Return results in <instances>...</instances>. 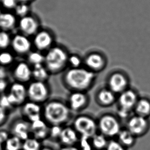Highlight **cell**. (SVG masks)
Listing matches in <instances>:
<instances>
[{"instance_id":"obj_1","label":"cell","mask_w":150,"mask_h":150,"mask_svg":"<svg viewBox=\"0 0 150 150\" xmlns=\"http://www.w3.org/2000/svg\"><path fill=\"white\" fill-rule=\"evenodd\" d=\"M96 74L89 69L71 68L66 73V84L75 91H83L89 89L96 78Z\"/></svg>"},{"instance_id":"obj_2","label":"cell","mask_w":150,"mask_h":150,"mask_svg":"<svg viewBox=\"0 0 150 150\" xmlns=\"http://www.w3.org/2000/svg\"><path fill=\"white\" fill-rule=\"evenodd\" d=\"M44 115L46 120L52 126H61L69 119L70 110L62 102L52 101L45 106Z\"/></svg>"},{"instance_id":"obj_3","label":"cell","mask_w":150,"mask_h":150,"mask_svg":"<svg viewBox=\"0 0 150 150\" xmlns=\"http://www.w3.org/2000/svg\"><path fill=\"white\" fill-rule=\"evenodd\" d=\"M69 55L65 49L52 46L45 55V66L49 73H55L62 71L68 64Z\"/></svg>"},{"instance_id":"obj_4","label":"cell","mask_w":150,"mask_h":150,"mask_svg":"<svg viewBox=\"0 0 150 150\" xmlns=\"http://www.w3.org/2000/svg\"><path fill=\"white\" fill-rule=\"evenodd\" d=\"M74 130L81 135L91 138L96 133L97 124L92 118L87 116L77 117L74 121Z\"/></svg>"},{"instance_id":"obj_5","label":"cell","mask_w":150,"mask_h":150,"mask_svg":"<svg viewBox=\"0 0 150 150\" xmlns=\"http://www.w3.org/2000/svg\"><path fill=\"white\" fill-rule=\"evenodd\" d=\"M48 88L44 82L35 81L27 89V97L31 101L40 104L45 101L49 96Z\"/></svg>"},{"instance_id":"obj_6","label":"cell","mask_w":150,"mask_h":150,"mask_svg":"<svg viewBox=\"0 0 150 150\" xmlns=\"http://www.w3.org/2000/svg\"><path fill=\"white\" fill-rule=\"evenodd\" d=\"M98 128L101 134L105 137H112L118 135L120 132V126L118 120L113 116L105 115L98 122Z\"/></svg>"},{"instance_id":"obj_7","label":"cell","mask_w":150,"mask_h":150,"mask_svg":"<svg viewBox=\"0 0 150 150\" xmlns=\"http://www.w3.org/2000/svg\"><path fill=\"white\" fill-rule=\"evenodd\" d=\"M7 96L12 106H19L23 104L26 99L27 89L23 83L16 82L10 86Z\"/></svg>"},{"instance_id":"obj_8","label":"cell","mask_w":150,"mask_h":150,"mask_svg":"<svg viewBox=\"0 0 150 150\" xmlns=\"http://www.w3.org/2000/svg\"><path fill=\"white\" fill-rule=\"evenodd\" d=\"M53 37L48 31H39L34 36L33 45L40 51H48L52 47Z\"/></svg>"},{"instance_id":"obj_9","label":"cell","mask_w":150,"mask_h":150,"mask_svg":"<svg viewBox=\"0 0 150 150\" xmlns=\"http://www.w3.org/2000/svg\"><path fill=\"white\" fill-rule=\"evenodd\" d=\"M127 127V130L135 137L141 136L148 129V121L146 118L140 116H134L129 120Z\"/></svg>"},{"instance_id":"obj_10","label":"cell","mask_w":150,"mask_h":150,"mask_svg":"<svg viewBox=\"0 0 150 150\" xmlns=\"http://www.w3.org/2000/svg\"><path fill=\"white\" fill-rule=\"evenodd\" d=\"M19 26L23 35L34 36L39 31L40 24L37 18L28 15L21 19Z\"/></svg>"},{"instance_id":"obj_11","label":"cell","mask_w":150,"mask_h":150,"mask_svg":"<svg viewBox=\"0 0 150 150\" xmlns=\"http://www.w3.org/2000/svg\"><path fill=\"white\" fill-rule=\"evenodd\" d=\"M109 89L114 93L121 94L127 90L128 81L127 77L120 73H115L111 75L108 81Z\"/></svg>"},{"instance_id":"obj_12","label":"cell","mask_w":150,"mask_h":150,"mask_svg":"<svg viewBox=\"0 0 150 150\" xmlns=\"http://www.w3.org/2000/svg\"><path fill=\"white\" fill-rule=\"evenodd\" d=\"M138 99L136 94L132 90H126L120 94L118 102L120 109L130 112L134 109Z\"/></svg>"},{"instance_id":"obj_13","label":"cell","mask_w":150,"mask_h":150,"mask_svg":"<svg viewBox=\"0 0 150 150\" xmlns=\"http://www.w3.org/2000/svg\"><path fill=\"white\" fill-rule=\"evenodd\" d=\"M12 45L16 53L25 54L30 52L33 44L28 36L24 35H17L12 40Z\"/></svg>"},{"instance_id":"obj_14","label":"cell","mask_w":150,"mask_h":150,"mask_svg":"<svg viewBox=\"0 0 150 150\" xmlns=\"http://www.w3.org/2000/svg\"><path fill=\"white\" fill-rule=\"evenodd\" d=\"M86 66L91 71H100L105 65V60L103 55L96 53H91L88 55L85 59Z\"/></svg>"},{"instance_id":"obj_15","label":"cell","mask_w":150,"mask_h":150,"mask_svg":"<svg viewBox=\"0 0 150 150\" xmlns=\"http://www.w3.org/2000/svg\"><path fill=\"white\" fill-rule=\"evenodd\" d=\"M23 113L31 122L41 119V106L36 102L30 101L25 104L23 108Z\"/></svg>"},{"instance_id":"obj_16","label":"cell","mask_w":150,"mask_h":150,"mask_svg":"<svg viewBox=\"0 0 150 150\" xmlns=\"http://www.w3.org/2000/svg\"><path fill=\"white\" fill-rule=\"evenodd\" d=\"M14 77L18 82L23 83L30 80L33 77L32 69L29 65L25 62H20L14 69Z\"/></svg>"},{"instance_id":"obj_17","label":"cell","mask_w":150,"mask_h":150,"mask_svg":"<svg viewBox=\"0 0 150 150\" xmlns=\"http://www.w3.org/2000/svg\"><path fill=\"white\" fill-rule=\"evenodd\" d=\"M30 131L33 138L39 140L45 139L49 132L46 122L41 119L31 122Z\"/></svg>"},{"instance_id":"obj_18","label":"cell","mask_w":150,"mask_h":150,"mask_svg":"<svg viewBox=\"0 0 150 150\" xmlns=\"http://www.w3.org/2000/svg\"><path fill=\"white\" fill-rule=\"evenodd\" d=\"M87 101V97L83 91H75L69 96V106L72 110L79 111L86 106Z\"/></svg>"},{"instance_id":"obj_19","label":"cell","mask_w":150,"mask_h":150,"mask_svg":"<svg viewBox=\"0 0 150 150\" xmlns=\"http://www.w3.org/2000/svg\"><path fill=\"white\" fill-rule=\"evenodd\" d=\"M12 132L13 136H16L22 141H25L29 138L30 126L24 121H18L12 126Z\"/></svg>"},{"instance_id":"obj_20","label":"cell","mask_w":150,"mask_h":150,"mask_svg":"<svg viewBox=\"0 0 150 150\" xmlns=\"http://www.w3.org/2000/svg\"><path fill=\"white\" fill-rule=\"evenodd\" d=\"M59 139L66 146H72L78 140L77 132L70 127L64 128L62 130Z\"/></svg>"},{"instance_id":"obj_21","label":"cell","mask_w":150,"mask_h":150,"mask_svg":"<svg viewBox=\"0 0 150 150\" xmlns=\"http://www.w3.org/2000/svg\"><path fill=\"white\" fill-rule=\"evenodd\" d=\"M98 101L101 105L111 106L115 100V94L110 89H101L98 95Z\"/></svg>"},{"instance_id":"obj_22","label":"cell","mask_w":150,"mask_h":150,"mask_svg":"<svg viewBox=\"0 0 150 150\" xmlns=\"http://www.w3.org/2000/svg\"><path fill=\"white\" fill-rule=\"evenodd\" d=\"M49 73L48 70L43 64L33 66L32 69V75L35 81L45 82L49 78Z\"/></svg>"},{"instance_id":"obj_23","label":"cell","mask_w":150,"mask_h":150,"mask_svg":"<svg viewBox=\"0 0 150 150\" xmlns=\"http://www.w3.org/2000/svg\"><path fill=\"white\" fill-rule=\"evenodd\" d=\"M134 109L137 115L147 118L150 116V101L146 99H138Z\"/></svg>"},{"instance_id":"obj_24","label":"cell","mask_w":150,"mask_h":150,"mask_svg":"<svg viewBox=\"0 0 150 150\" xmlns=\"http://www.w3.org/2000/svg\"><path fill=\"white\" fill-rule=\"evenodd\" d=\"M119 142L126 147H130L134 145L136 137L128 130H121L118 135Z\"/></svg>"},{"instance_id":"obj_25","label":"cell","mask_w":150,"mask_h":150,"mask_svg":"<svg viewBox=\"0 0 150 150\" xmlns=\"http://www.w3.org/2000/svg\"><path fill=\"white\" fill-rule=\"evenodd\" d=\"M16 23L15 16L10 13L0 14V27L4 29H12Z\"/></svg>"},{"instance_id":"obj_26","label":"cell","mask_w":150,"mask_h":150,"mask_svg":"<svg viewBox=\"0 0 150 150\" xmlns=\"http://www.w3.org/2000/svg\"><path fill=\"white\" fill-rule=\"evenodd\" d=\"M20 139L15 136L9 137L4 144L5 150H21L22 149L23 143Z\"/></svg>"},{"instance_id":"obj_27","label":"cell","mask_w":150,"mask_h":150,"mask_svg":"<svg viewBox=\"0 0 150 150\" xmlns=\"http://www.w3.org/2000/svg\"><path fill=\"white\" fill-rule=\"evenodd\" d=\"M28 60L29 62L33 66L43 64L45 61V55H43L40 51H33L29 53Z\"/></svg>"},{"instance_id":"obj_28","label":"cell","mask_w":150,"mask_h":150,"mask_svg":"<svg viewBox=\"0 0 150 150\" xmlns=\"http://www.w3.org/2000/svg\"><path fill=\"white\" fill-rule=\"evenodd\" d=\"M108 143L105 136L103 134H96L92 137V145L98 150H101L106 148Z\"/></svg>"},{"instance_id":"obj_29","label":"cell","mask_w":150,"mask_h":150,"mask_svg":"<svg viewBox=\"0 0 150 150\" xmlns=\"http://www.w3.org/2000/svg\"><path fill=\"white\" fill-rule=\"evenodd\" d=\"M23 150H40L41 144L39 140L35 138H28L23 142Z\"/></svg>"},{"instance_id":"obj_30","label":"cell","mask_w":150,"mask_h":150,"mask_svg":"<svg viewBox=\"0 0 150 150\" xmlns=\"http://www.w3.org/2000/svg\"><path fill=\"white\" fill-rule=\"evenodd\" d=\"M16 14L18 16L23 17L27 16L28 15L29 12L30 11V7L27 3H21L20 4L17 5L15 8Z\"/></svg>"},{"instance_id":"obj_31","label":"cell","mask_w":150,"mask_h":150,"mask_svg":"<svg viewBox=\"0 0 150 150\" xmlns=\"http://www.w3.org/2000/svg\"><path fill=\"white\" fill-rule=\"evenodd\" d=\"M81 63V59L78 55H72L71 56H69L68 64H69L72 68L80 67Z\"/></svg>"},{"instance_id":"obj_32","label":"cell","mask_w":150,"mask_h":150,"mask_svg":"<svg viewBox=\"0 0 150 150\" xmlns=\"http://www.w3.org/2000/svg\"><path fill=\"white\" fill-rule=\"evenodd\" d=\"M90 138L81 136L79 141L80 150H92V145L89 141Z\"/></svg>"},{"instance_id":"obj_33","label":"cell","mask_w":150,"mask_h":150,"mask_svg":"<svg viewBox=\"0 0 150 150\" xmlns=\"http://www.w3.org/2000/svg\"><path fill=\"white\" fill-rule=\"evenodd\" d=\"M13 60V56L9 53L4 52L0 54V63L3 65L10 64Z\"/></svg>"},{"instance_id":"obj_34","label":"cell","mask_w":150,"mask_h":150,"mask_svg":"<svg viewBox=\"0 0 150 150\" xmlns=\"http://www.w3.org/2000/svg\"><path fill=\"white\" fill-rule=\"evenodd\" d=\"M10 43V39L8 34L5 32L0 33V48L4 49L8 46Z\"/></svg>"},{"instance_id":"obj_35","label":"cell","mask_w":150,"mask_h":150,"mask_svg":"<svg viewBox=\"0 0 150 150\" xmlns=\"http://www.w3.org/2000/svg\"><path fill=\"white\" fill-rule=\"evenodd\" d=\"M106 149L107 150H126L125 146L115 140H111L108 142Z\"/></svg>"},{"instance_id":"obj_36","label":"cell","mask_w":150,"mask_h":150,"mask_svg":"<svg viewBox=\"0 0 150 150\" xmlns=\"http://www.w3.org/2000/svg\"><path fill=\"white\" fill-rule=\"evenodd\" d=\"M12 106L7 95H3L0 98V106L6 110Z\"/></svg>"},{"instance_id":"obj_37","label":"cell","mask_w":150,"mask_h":150,"mask_svg":"<svg viewBox=\"0 0 150 150\" xmlns=\"http://www.w3.org/2000/svg\"><path fill=\"white\" fill-rule=\"evenodd\" d=\"M62 130L60 126H52L49 130V133L53 138H59Z\"/></svg>"},{"instance_id":"obj_38","label":"cell","mask_w":150,"mask_h":150,"mask_svg":"<svg viewBox=\"0 0 150 150\" xmlns=\"http://www.w3.org/2000/svg\"><path fill=\"white\" fill-rule=\"evenodd\" d=\"M4 6L7 8H16L18 0H2Z\"/></svg>"},{"instance_id":"obj_39","label":"cell","mask_w":150,"mask_h":150,"mask_svg":"<svg viewBox=\"0 0 150 150\" xmlns=\"http://www.w3.org/2000/svg\"><path fill=\"white\" fill-rule=\"evenodd\" d=\"M9 138V136L8 132L4 130L0 131V142L2 144H5Z\"/></svg>"},{"instance_id":"obj_40","label":"cell","mask_w":150,"mask_h":150,"mask_svg":"<svg viewBox=\"0 0 150 150\" xmlns=\"http://www.w3.org/2000/svg\"><path fill=\"white\" fill-rule=\"evenodd\" d=\"M7 119L6 110L0 106V126H2L6 121Z\"/></svg>"},{"instance_id":"obj_41","label":"cell","mask_w":150,"mask_h":150,"mask_svg":"<svg viewBox=\"0 0 150 150\" xmlns=\"http://www.w3.org/2000/svg\"><path fill=\"white\" fill-rule=\"evenodd\" d=\"M7 87V83L4 80L0 79V93L3 92Z\"/></svg>"},{"instance_id":"obj_42","label":"cell","mask_w":150,"mask_h":150,"mask_svg":"<svg viewBox=\"0 0 150 150\" xmlns=\"http://www.w3.org/2000/svg\"><path fill=\"white\" fill-rule=\"evenodd\" d=\"M60 150H80L77 148H76L74 146H66L63 148L61 149Z\"/></svg>"},{"instance_id":"obj_43","label":"cell","mask_w":150,"mask_h":150,"mask_svg":"<svg viewBox=\"0 0 150 150\" xmlns=\"http://www.w3.org/2000/svg\"><path fill=\"white\" fill-rule=\"evenodd\" d=\"M5 76H6V73L4 71V69H0V79L4 80V76L5 77Z\"/></svg>"},{"instance_id":"obj_44","label":"cell","mask_w":150,"mask_h":150,"mask_svg":"<svg viewBox=\"0 0 150 150\" xmlns=\"http://www.w3.org/2000/svg\"><path fill=\"white\" fill-rule=\"evenodd\" d=\"M19 2H20L21 3H27L28 2H30L33 0H18Z\"/></svg>"},{"instance_id":"obj_45","label":"cell","mask_w":150,"mask_h":150,"mask_svg":"<svg viewBox=\"0 0 150 150\" xmlns=\"http://www.w3.org/2000/svg\"><path fill=\"white\" fill-rule=\"evenodd\" d=\"M40 150H52L48 148H44Z\"/></svg>"},{"instance_id":"obj_46","label":"cell","mask_w":150,"mask_h":150,"mask_svg":"<svg viewBox=\"0 0 150 150\" xmlns=\"http://www.w3.org/2000/svg\"><path fill=\"white\" fill-rule=\"evenodd\" d=\"M2 145L3 144L0 142V150H2V149H3V146H2Z\"/></svg>"},{"instance_id":"obj_47","label":"cell","mask_w":150,"mask_h":150,"mask_svg":"<svg viewBox=\"0 0 150 150\" xmlns=\"http://www.w3.org/2000/svg\"></svg>"}]
</instances>
